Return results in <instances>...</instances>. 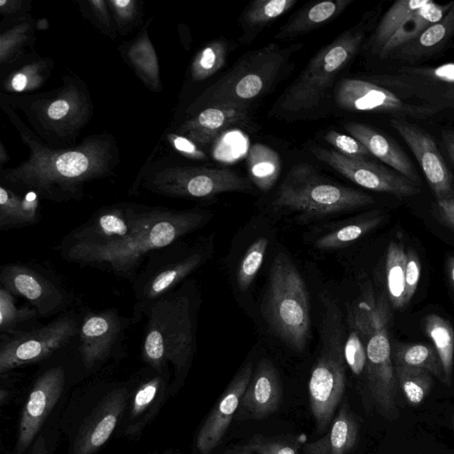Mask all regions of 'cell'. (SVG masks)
<instances>
[{"instance_id": "obj_1", "label": "cell", "mask_w": 454, "mask_h": 454, "mask_svg": "<svg viewBox=\"0 0 454 454\" xmlns=\"http://www.w3.org/2000/svg\"><path fill=\"white\" fill-rule=\"evenodd\" d=\"M209 217L208 212L200 208L176 210L156 207L137 230L117 244L56 249L67 262L113 274L132 284L151 252L184 239L203 226Z\"/></svg>"}, {"instance_id": "obj_2", "label": "cell", "mask_w": 454, "mask_h": 454, "mask_svg": "<svg viewBox=\"0 0 454 454\" xmlns=\"http://www.w3.org/2000/svg\"><path fill=\"white\" fill-rule=\"evenodd\" d=\"M196 293L191 281H184L146 310L141 344L143 361L162 372L168 364L176 375L191 364L196 343Z\"/></svg>"}, {"instance_id": "obj_3", "label": "cell", "mask_w": 454, "mask_h": 454, "mask_svg": "<svg viewBox=\"0 0 454 454\" xmlns=\"http://www.w3.org/2000/svg\"><path fill=\"white\" fill-rule=\"evenodd\" d=\"M33 151L30 160L7 172L5 179L49 200H78L83 184L106 170V167H101L103 153L95 145L62 152H50L45 148Z\"/></svg>"}, {"instance_id": "obj_4", "label": "cell", "mask_w": 454, "mask_h": 454, "mask_svg": "<svg viewBox=\"0 0 454 454\" xmlns=\"http://www.w3.org/2000/svg\"><path fill=\"white\" fill-rule=\"evenodd\" d=\"M367 21L364 18L322 47L280 96L273 113L294 116L316 108L361 48L366 35Z\"/></svg>"}, {"instance_id": "obj_5", "label": "cell", "mask_w": 454, "mask_h": 454, "mask_svg": "<svg viewBox=\"0 0 454 454\" xmlns=\"http://www.w3.org/2000/svg\"><path fill=\"white\" fill-rule=\"evenodd\" d=\"M301 43L280 47L270 43L242 56L199 99L206 106L219 104L250 106L270 92L291 66L292 56Z\"/></svg>"}, {"instance_id": "obj_6", "label": "cell", "mask_w": 454, "mask_h": 454, "mask_svg": "<svg viewBox=\"0 0 454 454\" xmlns=\"http://www.w3.org/2000/svg\"><path fill=\"white\" fill-rule=\"evenodd\" d=\"M262 312L273 332L291 348L302 351L310 333L307 287L291 259L279 252L271 263Z\"/></svg>"}, {"instance_id": "obj_7", "label": "cell", "mask_w": 454, "mask_h": 454, "mask_svg": "<svg viewBox=\"0 0 454 454\" xmlns=\"http://www.w3.org/2000/svg\"><path fill=\"white\" fill-rule=\"evenodd\" d=\"M374 203L359 190L333 183L305 163L291 168L277 190L272 205L308 218L324 217Z\"/></svg>"}, {"instance_id": "obj_8", "label": "cell", "mask_w": 454, "mask_h": 454, "mask_svg": "<svg viewBox=\"0 0 454 454\" xmlns=\"http://www.w3.org/2000/svg\"><path fill=\"white\" fill-rule=\"evenodd\" d=\"M182 239L155 249L146 257L131 284V324L138 323L153 302L175 290L205 262L203 250L187 247L181 243Z\"/></svg>"}, {"instance_id": "obj_9", "label": "cell", "mask_w": 454, "mask_h": 454, "mask_svg": "<svg viewBox=\"0 0 454 454\" xmlns=\"http://www.w3.org/2000/svg\"><path fill=\"white\" fill-rule=\"evenodd\" d=\"M324 345L312 369L308 395L316 427L324 432L332 421L346 383L344 342L341 340L339 317L326 322Z\"/></svg>"}, {"instance_id": "obj_10", "label": "cell", "mask_w": 454, "mask_h": 454, "mask_svg": "<svg viewBox=\"0 0 454 454\" xmlns=\"http://www.w3.org/2000/svg\"><path fill=\"white\" fill-rule=\"evenodd\" d=\"M145 187L161 195L190 199H209L223 192H249L253 185L230 168L176 167L164 169L145 184Z\"/></svg>"}, {"instance_id": "obj_11", "label": "cell", "mask_w": 454, "mask_h": 454, "mask_svg": "<svg viewBox=\"0 0 454 454\" xmlns=\"http://www.w3.org/2000/svg\"><path fill=\"white\" fill-rule=\"evenodd\" d=\"M80 324L70 313L39 327L0 335V372L39 362L79 334Z\"/></svg>"}, {"instance_id": "obj_12", "label": "cell", "mask_w": 454, "mask_h": 454, "mask_svg": "<svg viewBox=\"0 0 454 454\" xmlns=\"http://www.w3.org/2000/svg\"><path fill=\"white\" fill-rule=\"evenodd\" d=\"M371 82L441 111L454 109V62L437 67L402 66L392 73L373 76Z\"/></svg>"}, {"instance_id": "obj_13", "label": "cell", "mask_w": 454, "mask_h": 454, "mask_svg": "<svg viewBox=\"0 0 454 454\" xmlns=\"http://www.w3.org/2000/svg\"><path fill=\"white\" fill-rule=\"evenodd\" d=\"M155 207L129 203L102 207L64 236L57 247H102L117 244L137 230Z\"/></svg>"}, {"instance_id": "obj_14", "label": "cell", "mask_w": 454, "mask_h": 454, "mask_svg": "<svg viewBox=\"0 0 454 454\" xmlns=\"http://www.w3.org/2000/svg\"><path fill=\"white\" fill-rule=\"evenodd\" d=\"M334 101L344 110L387 113L399 118L426 119L442 112L427 104L403 98L371 81L343 79L334 90Z\"/></svg>"}, {"instance_id": "obj_15", "label": "cell", "mask_w": 454, "mask_h": 454, "mask_svg": "<svg viewBox=\"0 0 454 454\" xmlns=\"http://www.w3.org/2000/svg\"><path fill=\"white\" fill-rule=\"evenodd\" d=\"M0 286L24 298L37 310L40 317L61 312L71 301L69 293L56 278L29 263L4 265L0 270Z\"/></svg>"}, {"instance_id": "obj_16", "label": "cell", "mask_w": 454, "mask_h": 454, "mask_svg": "<svg viewBox=\"0 0 454 454\" xmlns=\"http://www.w3.org/2000/svg\"><path fill=\"white\" fill-rule=\"evenodd\" d=\"M390 317L379 323L366 340L365 376L369 392L380 415L399 418L396 405L397 380L387 328Z\"/></svg>"}, {"instance_id": "obj_17", "label": "cell", "mask_w": 454, "mask_h": 454, "mask_svg": "<svg viewBox=\"0 0 454 454\" xmlns=\"http://www.w3.org/2000/svg\"><path fill=\"white\" fill-rule=\"evenodd\" d=\"M310 152L318 160L365 189L397 197L413 196L420 191L418 185L401 174L370 160L348 158L335 150L318 146L311 147Z\"/></svg>"}, {"instance_id": "obj_18", "label": "cell", "mask_w": 454, "mask_h": 454, "mask_svg": "<svg viewBox=\"0 0 454 454\" xmlns=\"http://www.w3.org/2000/svg\"><path fill=\"white\" fill-rule=\"evenodd\" d=\"M390 124L413 153L436 200L454 197L452 176L431 135L403 118L393 117Z\"/></svg>"}, {"instance_id": "obj_19", "label": "cell", "mask_w": 454, "mask_h": 454, "mask_svg": "<svg viewBox=\"0 0 454 454\" xmlns=\"http://www.w3.org/2000/svg\"><path fill=\"white\" fill-rule=\"evenodd\" d=\"M65 371L61 366L44 372L35 382L22 411L15 454H24L35 439L65 387Z\"/></svg>"}, {"instance_id": "obj_20", "label": "cell", "mask_w": 454, "mask_h": 454, "mask_svg": "<svg viewBox=\"0 0 454 454\" xmlns=\"http://www.w3.org/2000/svg\"><path fill=\"white\" fill-rule=\"evenodd\" d=\"M130 318L120 316L114 309L87 313L79 329L80 354L83 365L91 369L105 361L121 343Z\"/></svg>"}, {"instance_id": "obj_21", "label": "cell", "mask_w": 454, "mask_h": 454, "mask_svg": "<svg viewBox=\"0 0 454 454\" xmlns=\"http://www.w3.org/2000/svg\"><path fill=\"white\" fill-rule=\"evenodd\" d=\"M128 400L126 388L108 393L82 423L73 442L72 454H93L110 438Z\"/></svg>"}, {"instance_id": "obj_22", "label": "cell", "mask_w": 454, "mask_h": 454, "mask_svg": "<svg viewBox=\"0 0 454 454\" xmlns=\"http://www.w3.org/2000/svg\"><path fill=\"white\" fill-rule=\"evenodd\" d=\"M253 375V364L244 365L229 384L200 427L196 447L210 454L224 436Z\"/></svg>"}, {"instance_id": "obj_23", "label": "cell", "mask_w": 454, "mask_h": 454, "mask_svg": "<svg viewBox=\"0 0 454 454\" xmlns=\"http://www.w3.org/2000/svg\"><path fill=\"white\" fill-rule=\"evenodd\" d=\"M251 121L249 106L219 104L206 106L187 121L180 131L195 144L211 143L221 132L232 127L247 125Z\"/></svg>"}, {"instance_id": "obj_24", "label": "cell", "mask_w": 454, "mask_h": 454, "mask_svg": "<svg viewBox=\"0 0 454 454\" xmlns=\"http://www.w3.org/2000/svg\"><path fill=\"white\" fill-rule=\"evenodd\" d=\"M282 387L275 366L265 358L257 364L239 403L241 411L262 419L279 407Z\"/></svg>"}, {"instance_id": "obj_25", "label": "cell", "mask_w": 454, "mask_h": 454, "mask_svg": "<svg viewBox=\"0 0 454 454\" xmlns=\"http://www.w3.org/2000/svg\"><path fill=\"white\" fill-rule=\"evenodd\" d=\"M344 128L350 136L360 141L372 156L416 185L420 184V178L406 153L387 136L366 124L358 122H348Z\"/></svg>"}, {"instance_id": "obj_26", "label": "cell", "mask_w": 454, "mask_h": 454, "mask_svg": "<svg viewBox=\"0 0 454 454\" xmlns=\"http://www.w3.org/2000/svg\"><path fill=\"white\" fill-rule=\"evenodd\" d=\"M354 0H325L299 10L281 26L274 38L290 40L308 34L340 15Z\"/></svg>"}, {"instance_id": "obj_27", "label": "cell", "mask_w": 454, "mask_h": 454, "mask_svg": "<svg viewBox=\"0 0 454 454\" xmlns=\"http://www.w3.org/2000/svg\"><path fill=\"white\" fill-rule=\"evenodd\" d=\"M358 425L346 405H342L322 438L306 444L307 454H348L356 446Z\"/></svg>"}, {"instance_id": "obj_28", "label": "cell", "mask_w": 454, "mask_h": 454, "mask_svg": "<svg viewBox=\"0 0 454 454\" xmlns=\"http://www.w3.org/2000/svg\"><path fill=\"white\" fill-rule=\"evenodd\" d=\"M451 4L452 2L438 4L429 0L427 4L415 11L404 21L378 55L381 59L391 58L396 51L417 38L429 26L441 20Z\"/></svg>"}, {"instance_id": "obj_29", "label": "cell", "mask_w": 454, "mask_h": 454, "mask_svg": "<svg viewBox=\"0 0 454 454\" xmlns=\"http://www.w3.org/2000/svg\"><path fill=\"white\" fill-rule=\"evenodd\" d=\"M454 35V1L444 17L429 26L417 38L396 51L392 57L416 61L439 51Z\"/></svg>"}, {"instance_id": "obj_30", "label": "cell", "mask_w": 454, "mask_h": 454, "mask_svg": "<svg viewBox=\"0 0 454 454\" xmlns=\"http://www.w3.org/2000/svg\"><path fill=\"white\" fill-rule=\"evenodd\" d=\"M41 218L36 194L30 192L21 197L12 190L0 187V230L23 228L36 224Z\"/></svg>"}, {"instance_id": "obj_31", "label": "cell", "mask_w": 454, "mask_h": 454, "mask_svg": "<svg viewBox=\"0 0 454 454\" xmlns=\"http://www.w3.org/2000/svg\"><path fill=\"white\" fill-rule=\"evenodd\" d=\"M297 0H255L246 7L239 17L240 42L249 43L265 27L286 13Z\"/></svg>"}, {"instance_id": "obj_32", "label": "cell", "mask_w": 454, "mask_h": 454, "mask_svg": "<svg viewBox=\"0 0 454 454\" xmlns=\"http://www.w3.org/2000/svg\"><path fill=\"white\" fill-rule=\"evenodd\" d=\"M247 165L251 183L262 192L270 191L281 172L279 154L261 143H255L250 147Z\"/></svg>"}, {"instance_id": "obj_33", "label": "cell", "mask_w": 454, "mask_h": 454, "mask_svg": "<svg viewBox=\"0 0 454 454\" xmlns=\"http://www.w3.org/2000/svg\"><path fill=\"white\" fill-rule=\"evenodd\" d=\"M429 0H400L383 15L369 41L370 49L379 53L404 21Z\"/></svg>"}, {"instance_id": "obj_34", "label": "cell", "mask_w": 454, "mask_h": 454, "mask_svg": "<svg viewBox=\"0 0 454 454\" xmlns=\"http://www.w3.org/2000/svg\"><path fill=\"white\" fill-rule=\"evenodd\" d=\"M391 352L394 364L427 370L446 384L443 368L434 347L421 343H395Z\"/></svg>"}, {"instance_id": "obj_35", "label": "cell", "mask_w": 454, "mask_h": 454, "mask_svg": "<svg viewBox=\"0 0 454 454\" xmlns=\"http://www.w3.org/2000/svg\"><path fill=\"white\" fill-rule=\"evenodd\" d=\"M39 317L35 308L31 305L17 306L15 295L0 286V335L33 328Z\"/></svg>"}, {"instance_id": "obj_36", "label": "cell", "mask_w": 454, "mask_h": 454, "mask_svg": "<svg viewBox=\"0 0 454 454\" xmlns=\"http://www.w3.org/2000/svg\"><path fill=\"white\" fill-rule=\"evenodd\" d=\"M424 328L440 357L446 384L450 385L454 357L453 328L449 321L435 314L425 318Z\"/></svg>"}, {"instance_id": "obj_37", "label": "cell", "mask_w": 454, "mask_h": 454, "mask_svg": "<svg viewBox=\"0 0 454 454\" xmlns=\"http://www.w3.org/2000/svg\"><path fill=\"white\" fill-rule=\"evenodd\" d=\"M406 252L395 241L388 244L386 256V280L392 307L400 309L405 302Z\"/></svg>"}, {"instance_id": "obj_38", "label": "cell", "mask_w": 454, "mask_h": 454, "mask_svg": "<svg viewBox=\"0 0 454 454\" xmlns=\"http://www.w3.org/2000/svg\"><path fill=\"white\" fill-rule=\"evenodd\" d=\"M398 385L411 405H419L429 394L433 375L427 370L394 364Z\"/></svg>"}, {"instance_id": "obj_39", "label": "cell", "mask_w": 454, "mask_h": 454, "mask_svg": "<svg viewBox=\"0 0 454 454\" xmlns=\"http://www.w3.org/2000/svg\"><path fill=\"white\" fill-rule=\"evenodd\" d=\"M229 51V43L224 39L207 43L196 54L192 64V76L194 81H203L217 73L224 66Z\"/></svg>"}, {"instance_id": "obj_40", "label": "cell", "mask_w": 454, "mask_h": 454, "mask_svg": "<svg viewBox=\"0 0 454 454\" xmlns=\"http://www.w3.org/2000/svg\"><path fill=\"white\" fill-rule=\"evenodd\" d=\"M380 220L381 217L376 215L342 226L320 237L316 241L315 247L321 250H329L348 245L376 227Z\"/></svg>"}, {"instance_id": "obj_41", "label": "cell", "mask_w": 454, "mask_h": 454, "mask_svg": "<svg viewBox=\"0 0 454 454\" xmlns=\"http://www.w3.org/2000/svg\"><path fill=\"white\" fill-rule=\"evenodd\" d=\"M268 245V239L260 237L247 249L236 274V281L240 291H247L254 281L262 264Z\"/></svg>"}, {"instance_id": "obj_42", "label": "cell", "mask_w": 454, "mask_h": 454, "mask_svg": "<svg viewBox=\"0 0 454 454\" xmlns=\"http://www.w3.org/2000/svg\"><path fill=\"white\" fill-rule=\"evenodd\" d=\"M162 372L144 381L136 390L129 409V419L134 420L142 418L149 409L156 403L157 398L164 390Z\"/></svg>"}, {"instance_id": "obj_43", "label": "cell", "mask_w": 454, "mask_h": 454, "mask_svg": "<svg viewBox=\"0 0 454 454\" xmlns=\"http://www.w3.org/2000/svg\"><path fill=\"white\" fill-rule=\"evenodd\" d=\"M335 151L353 159L369 160L372 156L368 149L356 138L335 130H329L324 137Z\"/></svg>"}, {"instance_id": "obj_44", "label": "cell", "mask_w": 454, "mask_h": 454, "mask_svg": "<svg viewBox=\"0 0 454 454\" xmlns=\"http://www.w3.org/2000/svg\"><path fill=\"white\" fill-rule=\"evenodd\" d=\"M346 364L356 375L361 374L366 365V342L360 334L350 327L344 342Z\"/></svg>"}, {"instance_id": "obj_45", "label": "cell", "mask_w": 454, "mask_h": 454, "mask_svg": "<svg viewBox=\"0 0 454 454\" xmlns=\"http://www.w3.org/2000/svg\"><path fill=\"white\" fill-rule=\"evenodd\" d=\"M420 261L417 254L412 249L406 252V268H405V302H410L413 297L420 278Z\"/></svg>"}, {"instance_id": "obj_46", "label": "cell", "mask_w": 454, "mask_h": 454, "mask_svg": "<svg viewBox=\"0 0 454 454\" xmlns=\"http://www.w3.org/2000/svg\"><path fill=\"white\" fill-rule=\"evenodd\" d=\"M248 446L256 454H297L295 449L281 442L253 438Z\"/></svg>"}, {"instance_id": "obj_47", "label": "cell", "mask_w": 454, "mask_h": 454, "mask_svg": "<svg viewBox=\"0 0 454 454\" xmlns=\"http://www.w3.org/2000/svg\"><path fill=\"white\" fill-rule=\"evenodd\" d=\"M171 141L175 148L186 157L194 160H203L206 158V154L203 151H201L196 144L188 137L183 136H173Z\"/></svg>"}, {"instance_id": "obj_48", "label": "cell", "mask_w": 454, "mask_h": 454, "mask_svg": "<svg viewBox=\"0 0 454 454\" xmlns=\"http://www.w3.org/2000/svg\"><path fill=\"white\" fill-rule=\"evenodd\" d=\"M72 112V104L66 98L52 101L47 107V117L51 121H61Z\"/></svg>"}, {"instance_id": "obj_49", "label": "cell", "mask_w": 454, "mask_h": 454, "mask_svg": "<svg viewBox=\"0 0 454 454\" xmlns=\"http://www.w3.org/2000/svg\"><path fill=\"white\" fill-rule=\"evenodd\" d=\"M110 4L114 8L119 22L123 21L126 23L125 20H129L133 18L136 7L135 2L129 0H116L111 1Z\"/></svg>"}, {"instance_id": "obj_50", "label": "cell", "mask_w": 454, "mask_h": 454, "mask_svg": "<svg viewBox=\"0 0 454 454\" xmlns=\"http://www.w3.org/2000/svg\"><path fill=\"white\" fill-rule=\"evenodd\" d=\"M436 206L442 219L454 229V197L437 200Z\"/></svg>"}, {"instance_id": "obj_51", "label": "cell", "mask_w": 454, "mask_h": 454, "mask_svg": "<svg viewBox=\"0 0 454 454\" xmlns=\"http://www.w3.org/2000/svg\"><path fill=\"white\" fill-rule=\"evenodd\" d=\"M442 142L450 159L454 163V130H447L442 133Z\"/></svg>"}, {"instance_id": "obj_52", "label": "cell", "mask_w": 454, "mask_h": 454, "mask_svg": "<svg viewBox=\"0 0 454 454\" xmlns=\"http://www.w3.org/2000/svg\"><path fill=\"white\" fill-rule=\"evenodd\" d=\"M11 85L15 91H23L28 85L27 75L23 73H17L12 77Z\"/></svg>"}, {"instance_id": "obj_53", "label": "cell", "mask_w": 454, "mask_h": 454, "mask_svg": "<svg viewBox=\"0 0 454 454\" xmlns=\"http://www.w3.org/2000/svg\"><path fill=\"white\" fill-rule=\"evenodd\" d=\"M29 454H48V448L43 435L35 439Z\"/></svg>"}, {"instance_id": "obj_54", "label": "cell", "mask_w": 454, "mask_h": 454, "mask_svg": "<svg viewBox=\"0 0 454 454\" xmlns=\"http://www.w3.org/2000/svg\"><path fill=\"white\" fill-rule=\"evenodd\" d=\"M447 271L450 283L454 290V257H450L447 262Z\"/></svg>"}, {"instance_id": "obj_55", "label": "cell", "mask_w": 454, "mask_h": 454, "mask_svg": "<svg viewBox=\"0 0 454 454\" xmlns=\"http://www.w3.org/2000/svg\"><path fill=\"white\" fill-rule=\"evenodd\" d=\"M254 451L251 450V448L247 445L235 450L231 454H253Z\"/></svg>"}, {"instance_id": "obj_56", "label": "cell", "mask_w": 454, "mask_h": 454, "mask_svg": "<svg viewBox=\"0 0 454 454\" xmlns=\"http://www.w3.org/2000/svg\"><path fill=\"white\" fill-rule=\"evenodd\" d=\"M452 424H453V427H454V414L452 416Z\"/></svg>"}]
</instances>
